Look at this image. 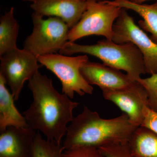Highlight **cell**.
Here are the masks:
<instances>
[{
    "instance_id": "obj_23",
    "label": "cell",
    "mask_w": 157,
    "mask_h": 157,
    "mask_svg": "<svg viewBox=\"0 0 157 157\" xmlns=\"http://www.w3.org/2000/svg\"><path fill=\"white\" fill-rule=\"evenodd\" d=\"M82 1H87L88 0H82ZM94 1H97V2H109V1H111L113 0H94Z\"/></svg>"
},
{
    "instance_id": "obj_8",
    "label": "cell",
    "mask_w": 157,
    "mask_h": 157,
    "mask_svg": "<svg viewBox=\"0 0 157 157\" xmlns=\"http://www.w3.org/2000/svg\"><path fill=\"white\" fill-rule=\"evenodd\" d=\"M0 75L10 87L14 101H17L25 82L33 77L41 66L37 57L24 48L9 52L0 57Z\"/></svg>"
},
{
    "instance_id": "obj_13",
    "label": "cell",
    "mask_w": 157,
    "mask_h": 157,
    "mask_svg": "<svg viewBox=\"0 0 157 157\" xmlns=\"http://www.w3.org/2000/svg\"><path fill=\"white\" fill-rule=\"evenodd\" d=\"M6 82L0 75V133L9 127L29 128L26 120L14 104V97L8 90Z\"/></svg>"
},
{
    "instance_id": "obj_11",
    "label": "cell",
    "mask_w": 157,
    "mask_h": 157,
    "mask_svg": "<svg viewBox=\"0 0 157 157\" xmlns=\"http://www.w3.org/2000/svg\"><path fill=\"white\" fill-rule=\"evenodd\" d=\"M86 6V1L82 0H34L30 7L42 17L62 19L70 29L78 22Z\"/></svg>"
},
{
    "instance_id": "obj_20",
    "label": "cell",
    "mask_w": 157,
    "mask_h": 157,
    "mask_svg": "<svg viewBox=\"0 0 157 157\" xmlns=\"http://www.w3.org/2000/svg\"><path fill=\"white\" fill-rule=\"evenodd\" d=\"M62 157H104L99 149L93 147L78 146L65 150Z\"/></svg>"
},
{
    "instance_id": "obj_22",
    "label": "cell",
    "mask_w": 157,
    "mask_h": 157,
    "mask_svg": "<svg viewBox=\"0 0 157 157\" xmlns=\"http://www.w3.org/2000/svg\"><path fill=\"white\" fill-rule=\"evenodd\" d=\"M130 1H132L133 2L137 3V4H143L145 2L150 1V0H130Z\"/></svg>"
},
{
    "instance_id": "obj_5",
    "label": "cell",
    "mask_w": 157,
    "mask_h": 157,
    "mask_svg": "<svg viewBox=\"0 0 157 157\" xmlns=\"http://www.w3.org/2000/svg\"><path fill=\"white\" fill-rule=\"evenodd\" d=\"M41 64L52 72L61 82L63 94L73 99L76 93L82 96L92 94L94 88L86 81L80 69L88 61L86 55L76 56L50 54L37 57Z\"/></svg>"
},
{
    "instance_id": "obj_18",
    "label": "cell",
    "mask_w": 157,
    "mask_h": 157,
    "mask_svg": "<svg viewBox=\"0 0 157 157\" xmlns=\"http://www.w3.org/2000/svg\"><path fill=\"white\" fill-rule=\"evenodd\" d=\"M146 90L148 96V107L157 112V73L137 81Z\"/></svg>"
},
{
    "instance_id": "obj_21",
    "label": "cell",
    "mask_w": 157,
    "mask_h": 157,
    "mask_svg": "<svg viewBox=\"0 0 157 157\" xmlns=\"http://www.w3.org/2000/svg\"><path fill=\"white\" fill-rule=\"evenodd\" d=\"M140 126L147 128L157 135V112L146 106L144 109V119Z\"/></svg>"
},
{
    "instance_id": "obj_24",
    "label": "cell",
    "mask_w": 157,
    "mask_h": 157,
    "mask_svg": "<svg viewBox=\"0 0 157 157\" xmlns=\"http://www.w3.org/2000/svg\"><path fill=\"white\" fill-rule=\"evenodd\" d=\"M24 2H34V0H22Z\"/></svg>"
},
{
    "instance_id": "obj_3",
    "label": "cell",
    "mask_w": 157,
    "mask_h": 157,
    "mask_svg": "<svg viewBox=\"0 0 157 157\" xmlns=\"http://www.w3.org/2000/svg\"><path fill=\"white\" fill-rule=\"evenodd\" d=\"M59 53L70 56L82 53L96 57L106 66L125 71L134 81H137L141 75L147 74L143 55L132 42L117 44L107 39L93 45H80L68 42Z\"/></svg>"
},
{
    "instance_id": "obj_1",
    "label": "cell",
    "mask_w": 157,
    "mask_h": 157,
    "mask_svg": "<svg viewBox=\"0 0 157 157\" xmlns=\"http://www.w3.org/2000/svg\"><path fill=\"white\" fill-rule=\"evenodd\" d=\"M33 96L29 107L23 112L29 128L42 133L47 139L62 144L68 124L74 117L73 110L79 103L54 87L52 79L37 71L29 80Z\"/></svg>"
},
{
    "instance_id": "obj_17",
    "label": "cell",
    "mask_w": 157,
    "mask_h": 157,
    "mask_svg": "<svg viewBox=\"0 0 157 157\" xmlns=\"http://www.w3.org/2000/svg\"><path fill=\"white\" fill-rule=\"evenodd\" d=\"M65 149L62 144L43 139L39 132L34 140L33 157H62Z\"/></svg>"
},
{
    "instance_id": "obj_12",
    "label": "cell",
    "mask_w": 157,
    "mask_h": 157,
    "mask_svg": "<svg viewBox=\"0 0 157 157\" xmlns=\"http://www.w3.org/2000/svg\"><path fill=\"white\" fill-rule=\"evenodd\" d=\"M36 135L29 128L8 127L0 135V157H33Z\"/></svg>"
},
{
    "instance_id": "obj_4",
    "label": "cell",
    "mask_w": 157,
    "mask_h": 157,
    "mask_svg": "<svg viewBox=\"0 0 157 157\" xmlns=\"http://www.w3.org/2000/svg\"><path fill=\"white\" fill-rule=\"evenodd\" d=\"M33 30L27 37L24 48L37 57L56 53L64 47L68 41L70 28L58 17L45 19L33 12Z\"/></svg>"
},
{
    "instance_id": "obj_14",
    "label": "cell",
    "mask_w": 157,
    "mask_h": 157,
    "mask_svg": "<svg viewBox=\"0 0 157 157\" xmlns=\"http://www.w3.org/2000/svg\"><path fill=\"white\" fill-rule=\"evenodd\" d=\"M122 9L132 10L143 19L138 21L140 28L151 34V39L157 44V1L153 4H137L130 0H113L106 2Z\"/></svg>"
},
{
    "instance_id": "obj_16",
    "label": "cell",
    "mask_w": 157,
    "mask_h": 157,
    "mask_svg": "<svg viewBox=\"0 0 157 157\" xmlns=\"http://www.w3.org/2000/svg\"><path fill=\"white\" fill-rule=\"evenodd\" d=\"M19 29L14 17V8L12 7L0 18V57L17 48Z\"/></svg>"
},
{
    "instance_id": "obj_9",
    "label": "cell",
    "mask_w": 157,
    "mask_h": 157,
    "mask_svg": "<svg viewBox=\"0 0 157 157\" xmlns=\"http://www.w3.org/2000/svg\"><path fill=\"white\" fill-rule=\"evenodd\" d=\"M105 100L111 101L125 113L131 123L141 126L144 119V109L148 107L146 90L137 81L121 89L102 92Z\"/></svg>"
},
{
    "instance_id": "obj_10",
    "label": "cell",
    "mask_w": 157,
    "mask_h": 157,
    "mask_svg": "<svg viewBox=\"0 0 157 157\" xmlns=\"http://www.w3.org/2000/svg\"><path fill=\"white\" fill-rule=\"evenodd\" d=\"M80 72L89 84L98 86L102 92L121 89L136 82L120 70L89 61L82 67Z\"/></svg>"
},
{
    "instance_id": "obj_19",
    "label": "cell",
    "mask_w": 157,
    "mask_h": 157,
    "mask_svg": "<svg viewBox=\"0 0 157 157\" xmlns=\"http://www.w3.org/2000/svg\"><path fill=\"white\" fill-rule=\"evenodd\" d=\"M98 149L104 157H134L130 151L128 142L110 144Z\"/></svg>"
},
{
    "instance_id": "obj_6",
    "label": "cell",
    "mask_w": 157,
    "mask_h": 157,
    "mask_svg": "<svg viewBox=\"0 0 157 157\" xmlns=\"http://www.w3.org/2000/svg\"><path fill=\"white\" fill-rule=\"evenodd\" d=\"M121 9L106 2L86 1V8L81 18L69 31L68 41L75 42L94 35L112 40L113 25Z\"/></svg>"
},
{
    "instance_id": "obj_15",
    "label": "cell",
    "mask_w": 157,
    "mask_h": 157,
    "mask_svg": "<svg viewBox=\"0 0 157 157\" xmlns=\"http://www.w3.org/2000/svg\"><path fill=\"white\" fill-rule=\"evenodd\" d=\"M134 157H157V135L144 127H138L128 141Z\"/></svg>"
},
{
    "instance_id": "obj_2",
    "label": "cell",
    "mask_w": 157,
    "mask_h": 157,
    "mask_svg": "<svg viewBox=\"0 0 157 157\" xmlns=\"http://www.w3.org/2000/svg\"><path fill=\"white\" fill-rule=\"evenodd\" d=\"M70 123L62 142L65 150L78 146L98 148L127 142L138 128L131 123L125 113L113 118L105 119L85 105L82 112Z\"/></svg>"
},
{
    "instance_id": "obj_7",
    "label": "cell",
    "mask_w": 157,
    "mask_h": 157,
    "mask_svg": "<svg viewBox=\"0 0 157 157\" xmlns=\"http://www.w3.org/2000/svg\"><path fill=\"white\" fill-rule=\"evenodd\" d=\"M122 9V8H121ZM112 40L117 44L132 42L143 55L147 73H157V44L135 22L127 9H122L113 28Z\"/></svg>"
}]
</instances>
